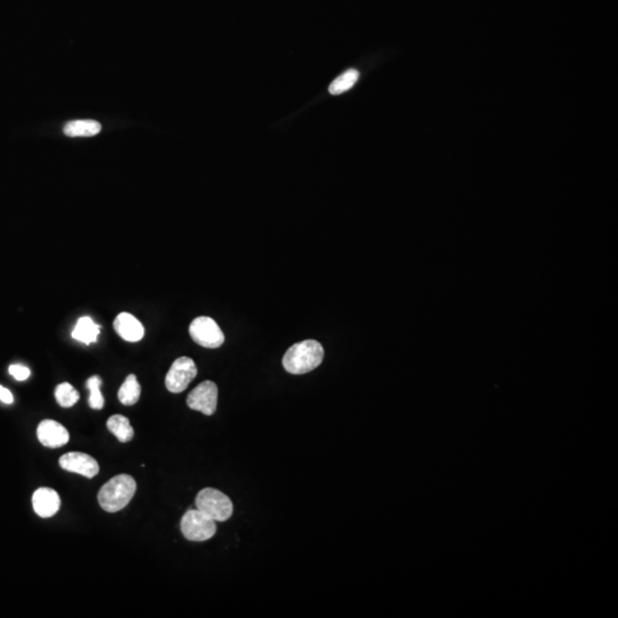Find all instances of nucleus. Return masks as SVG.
Segmentation results:
<instances>
[{
    "instance_id": "16",
    "label": "nucleus",
    "mask_w": 618,
    "mask_h": 618,
    "mask_svg": "<svg viewBox=\"0 0 618 618\" xmlns=\"http://www.w3.org/2000/svg\"><path fill=\"white\" fill-rule=\"evenodd\" d=\"M359 77H360L359 71L355 70V69H350L348 71L339 76L338 78L334 79L330 87H329V92L332 95L341 94L343 92L352 89L357 84V80H359Z\"/></svg>"
},
{
    "instance_id": "4",
    "label": "nucleus",
    "mask_w": 618,
    "mask_h": 618,
    "mask_svg": "<svg viewBox=\"0 0 618 618\" xmlns=\"http://www.w3.org/2000/svg\"><path fill=\"white\" fill-rule=\"evenodd\" d=\"M181 533L191 542H205L216 533V521L200 510H187L181 519Z\"/></svg>"
},
{
    "instance_id": "14",
    "label": "nucleus",
    "mask_w": 618,
    "mask_h": 618,
    "mask_svg": "<svg viewBox=\"0 0 618 618\" xmlns=\"http://www.w3.org/2000/svg\"><path fill=\"white\" fill-rule=\"evenodd\" d=\"M107 427L118 438V441L130 442L135 436V429L125 415H112L107 422Z\"/></svg>"
},
{
    "instance_id": "11",
    "label": "nucleus",
    "mask_w": 618,
    "mask_h": 618,
    "mask_svg": "<svg viewBox=\"0 0 618 618\" xmlns=\"http://www.w3.org/2000/svg\"><path fill=\"white\" fill-rule=\"evenodd\" d=\"M114 329L121 339L130 343L140 341L144 336V325L130 313L118 315L114 320Z\"/></svg>"
},
{
    "instance_id": "12",
    "label": "nucleus",
    "mask_w": 618,
    "mask_h": 618,
    "mask_svg": "<svg viewBox=\"0 0 618 618\" xmlns=\"http://www.w3.org/2000/svg\"><path fill=\"white\" fill-rule=\"evenodd\" d=\"M98 334H100V327L96 325L89 316H84L79 318L78 322L76 323L71 336L76 341L89 345L98 341Z\"/></svg>"
},
{
    "instance_id": "8",
    "label": "nucleus",
    "mask_w": 618,
    "mask_h": 618,
    "mask_svg": "<svg viewBox=\"0 0 618 618\" xmlns=\"http://www.w3.org/2000/svg\"><path fill=\"white\" fill-rule=\"evenodd\" d=\"M59 464L65 471L80 474L85 478H94L100 467L94 458L83 452H69L60 458Z\"/></svg>"
},
{
    "instance_id": "20",
    "label": "nucleus",
    "mask_w": 618,
    "mask_h": 618,
    "mask_svg": "<svg viewBox=\"0 0 618 618\" xmlns=\"http://www.w3.org/2000/svg\"><path fill=\"white\" fill-rule=\"evenodd\" d=\"M0 401L6 403V404L13 403V394H12L8 389L5 388V387L0 386Z\"/></svg>"
},
{
    "instance_id": "17",
    "label": "nucleus",
    "mask_w": 618,
    "mask_h": 618,
    "mask_svg": "<svg viewBox=\"0 0 618 618\" xmlns=\"http://www.w3.org/2000/svg\"><path fill=\"white\" fill-rule=\"evenodd\" d=\"M56 402L62 408H71L79 401V394L69 383H62L55 388Z\"/></svg>"
},
{
    "instance_id": "6",
    "label": "nucleus",
    "mask_w": 618,
    "mask_h": 618,
    "mask_svg": "<svg viewBox=\"0 0 618 618\" xmlns=\"http://www.w3.org/2000/svg\"><path fill=\"white\" fill-rule=\"evenodd\" d=\"M196 376L197 366L193 359L187 357H179L174 361L167 372L165 386L174 394L182 393Z\"/></svg>"
},
{
    "instance_id": "7",
    "label": "nucleus",
    "mask_w": 618,
    "mask_h": 618,
    "mask_svg": "<svg viewBox=\"0 0 618 618\" xmlns=\"http://www.w3.org/2000/svg\"><path fill=\"white\" fill-rule=\"evenodd\" d=\"M187 404L190 409L212 415L218 406V386L211 380L200 383L194 388L187 397Z\"/></svg>"
},
{
    "instance_id": "3",
    "label": "nucleus",
    "mask_w": 618,
    "mask_h": 618,
    "mask_svg": "<svg viewBox=\"0 0 618 618\" xmlns=\"http://www.w3.org/2000/svg\"><path fill=\"white\" fill-rule=\"evenodd\" d=\"M196 507L197 510L203 512L216 522H225L228 520L229 517H232L234 510L230 498L213 488H205L198 492L196 497Z\"/></svg>"
},
{
    "instance_id": "5",
    "label": "nucleus",
    "mask_w": 618,
    "mask_h": 618,
    "mask_svg": "<svg viewBox=\"0 0 618 618\" xmlns=\"http://www.w3.org/2000/svg\"><path fill=\"white\" fill-rule=\"evenodd\" d=\"M190 337L195 343L205 348H219L225 343V334L216 320L207 316H200L191 322Z\"/></svg>"
},
{
    "instance_id": "15",
    "label": "nucleus",
    "mask_w": 618,
    "mask_h": 618,
    "mask_svg": "<svg viewBox=\"0 0 618 618\" xmlns=\"http://www.w3.org/2000/svg\"><path fill=\"white\" fill-rule=\"evenodd\" d=\"M141 386L135 375H130L118 390V399L124 406H135L140 399Z\"/></svg>"
},
{
    "instance_id": "13",
    "label": "nucleus",
    "mask_w": 618,
    "mask_h": 618,
    "mask_svg": "<svg viewBox=\"0 0 618 618\" xmlns=\"http://www.w3.org/2000/svg\"><path fill=\"white\" fill-rule=\"evenodd\" d=\"M100 131H101V124L92 119L69 121L63 128L65 135L70 137H94L98 135Z\"/></svg>"
},
{
    "instance_id": "18",
    "label": "nucleus",
    "mask_w": 618,
    "mask_h": 618,
    "mask_svg": "<svg viewBox=\"0 0 618 618\" xmlns=\"http://www.w3.org/2000/svg\"><path fill=\"white\" fill-rule=\"evenodd\" d=\"M102 380L101 378L98 376H92L89 380H87V383H86V386L89 389V392H91V395H89V404L91 406L92 409L94 410H101L105 406V399H103V396L101 394V387Z\"/></svg>"
},
{
    "instance_id": "19",
    "label": "nucleus",
    "mask_w": 618,
    "mask_h": 618,
    "mask_svg": "<svg viewBox=\"0 0 618 618\" xmlns=\"http://www.w3.org/2000/svg\"><path fill=\"white\" fill-rule=\"evenodd\" d=\"M10 376H13L17 381H24V380L28 379L30 377V370L24 366H20V364H12L10 366Z\"/></svg>"
},
{
    "instance_id": "2",
    "label": "nucleus",
    "mask_w": 618,
    "mask_h": 618,
    "mask_svg": "<svg viewBox=\"0 0 618 618\" xmlns=\"http://www.w3.org/2000/svg\"><path fill=\"white\" fill-rule=\"evenodd\" d=\"M135 491L137 482L131 475H116L98 491V504L105 512L116 513L128 506L135 497Z\"/></svg>"
},
{
    "instance_id": "10",
    "label": "nucleus",
    "mask_w": 618,
    "mask_h": 618,
    "mask_svg": "<svg viewBox=\"0 0 618 618\" xmlns=\"http://www.w3.org/2000/svg\"><path fill=\"white\" fill-rule=\"evenodd\" d=\"M33 506L40 517H52L59 512L61 498L54 489L40 488L33 495Z\"/></svg>"
},
{
    "instance_id": "1",
    "label": "nucleus",
    "mask_w": 618,
    "mask_h": 618,
    "mask_svg": "<svg viewBox=\"0 0 618 618\" xmlns=\"http://www.w3.org/2000/svg\"><path fill=\"white\" fill-rule=\"evenodd\" d=\"M324 359V350L318 341L308 339L295 343L283 357V366L292 375H304L316 369Z\"/></svg>"
},
{
    "instance_id": "9",
    "label": "nucleus",
    "mask_w": 618,
    "mask_h": 618,
    "mask_svg": "<svg viewBox=\"0 0 618 618\" xmlns=\"http://www.w3.org/2000/svg\"><path fill=\"white\" fill-rule=\"evenodd\" d=\"M37 436L42 445L52 449L66 445L70 438L66 427L52 419H45L40 422L37 429Z\"/></svg>"
}]
</instances>
